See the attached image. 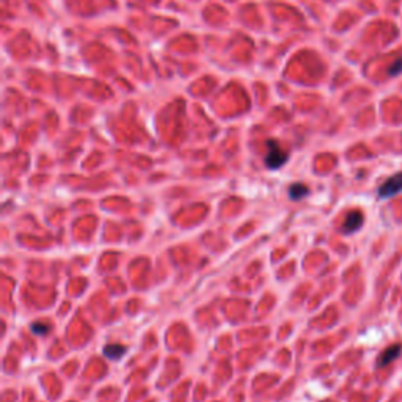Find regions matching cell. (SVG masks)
<instances>
[{
	"label": "cell",
	"instance_id": "obj_1",
	"mask_svg": "<svg viewBox=\"0 0 402 402\" xmlns=\"http://www.w3.org/2000/svg\"><path fill=\"white\" fill-rule=\"evenodd\" d=\"M288 161V154L285 149H281V147L276 142L269 140L267 142V154H266V165L270 170H276L285 165V162Z\"/></svg>",
	"mask_w": 402,
	"mask_h": 402
},
{
	"label": "cell",
	"instance_id": "obj_3",
	"mask_svg": "<svg viewBox=\"0 0 402 402\" xmlns=\"http://www.w3.org/2000/svg\"><path fill=\"white\" fill-rule=\"evenodd\" d=\"M401 352H402V344L401 343L389 345V348H387L385 350H383L382 354L379 355V358H377V368L388 366L389 363H393L396 358L401 355Z\"/></svg>",
	"mask_w": 402,
	"mask_h": 402
},
{
	"label": "cell",
	"instance_id": "obj_2",
	"mask_svg": "<svg viewBox=\"0 0 402 402\" xmlns=\"http://www.w3.org/2000/svg\"><path fill=\"white\" fill-rule=\"evenodd\" d=\"M402 192V172L393 174L388 178L383 184L379 187V197L380 198H392L394 195Z\"/></svg>",
	"mask_w": 402,
	"mask_h": 402
},
{
	"label": "cell",
	"instance_id": "obj_4",
	"mask_svg": "<svg viewBox=\"0 0 402 402\" xmlns=\"http://www.w3.org/2000/svg\"><path fill=\"white\" fill-rule=\"evenodd\" d=\"M362 225H363V214L360 211H352L348 214V216H345L343 232H345V234H350V232L362 228Z\"/></svg>",
	"mask_w": 402,
	"mask_h": 402
},
{
	"label": "cell",
	"instance_id": "obj_5",
	"mask_svg": "<svg viewBox=\"0 0 402 402\" xmlns=\"http://www.w3.org/2000/svg\"><path fill=\"white\" fill-rule=\"evenodd\" d=\"M308 192L310 191H308V187L305 184H300V182H297V184H292L291 187H289V198L297 201L306 197Z\"/></svg>",
	"mask_w": 402,
	"mask_h": 402
},
{
	"label": "cell",
	"instance_id": "obj_8",
	"mask_svg": "<svg viewBox=\"0 0 402 402\" xmlns=\"http://www.w3.org/2000/svg\"><path fill=\"white\" fill-rule=\"evenodd\" d=\"M389 75H398L402 73V60H398V61H394L393 63V66L389 68Z\"/></svg>",
	"mask_w": 402,
	"mask_h": 402
},
{
	"label": "cell",
	"instance_id": "obj_7",
	"mask_svg": "<svg viewBox=\"0 0 402 402\" xmlns=\"http://www.w3.org/2000/svg\"><path fill=\"white\" fill-rule=\"evenodd\" d=\"M31 330L38 333V335H46L47 330H49V325L44 324V322H38V324L31 325Z\"/></svg>",
	"mask_w": 402,
	"mask_h": 402
},
{
	"label": "cell",
	"instance_id": "obj_6",
	"mask_svg": "<svg viewBox=\"0 0 402 402\" xmlns=\"http://www.w3.org/2000/svg\"><path fill=\"white\" fill-rule=\"evenodd\" d=\"M126 352L124 345L121 344H109L104 348V355L107 358H112V360H118L119 357H121Z\"/></svg>",
	"mask_w": 402,
	"mask_h": 402
}]
</instances>
